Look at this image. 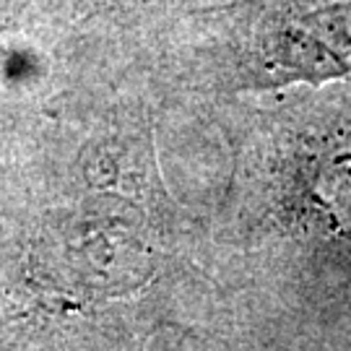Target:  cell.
Returning a JSON list of instances; mask_svg holds the SVG:
<instances>
[{"mask_svg": "<svg viewBox=\"0 0 351 351\" xmlns=\"http://www.w3.org/2000/svg\"><path fill=\"white\" fill-rule=\"evenodd\" d=\"M185 24L190 65L229 91L351 81V0H239Z\"/></svg>", "mask_w": 351, "mask_h": 351, "instance_id": "obj_1", "label": "cell"}, {"mask_svg": "<svg viewBox=\"0 0 351 351\" xmlns=\"http://www.w3.org/2000/svg\"><path fill=\"white\" fill-rule=\"evenodd\" d=\"M104 3H110V0H104ZM117 3H149V0H117Z\"/></svg>", "mask_w": 351, "mask_h": 351, "instance_id": "obj_2", "label": "cell"}]
</instances>
